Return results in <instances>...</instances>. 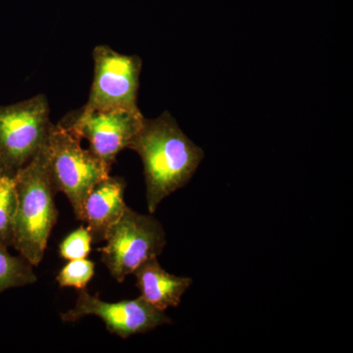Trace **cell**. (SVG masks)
<instances>
[{
  "label": "cell",
  "instance_id": "obj_1",
  "mask_svg": "<svg viewBox=\"0 0 353 353\" xmlns=\"http://www.w3.org/2000/svg\"><path fill=\"white\" fill-rule=\"evenodd\" d=\"M129 148L143 161L150 213L165 197L189 182L204 157L203 150L183 134L168 112L155 119L145 118Z\"/></svg>",
  "mask_w": 353,
  "mask_h": 353
},
{
  "label": "cell",
  "instance_id": "obj_2",
  "mask_svg": "<svg viewBox=\"0 0 353 353\" xmlns=\"http://www.w3.org/2000/svg\"><path fill=\"white\" fill-rule=\"evenodd\" d=\"M44 146L14 176L17 208L13 248L32 266H37L43 260L58 218L54 203L57 192L46 168Z\"/></svg>",
  "mask_w": 353,
  "mask_h": 353
},
{
  "label": "cell",
  "instance_id": "obj_3",
  "mask_svg": "<svg viewBox=\"0 0 353 353\" xmlns=\"http://www.w3.org/2000/svg\"><path fill=\"white\" fill-rule=\"evenodd\" d=\"M44 153L53 189L67 196L77 219L83 221L85 199L110 170L62 122L51 126Z\"/></svg>",
  "mask_w": 353,
  "mask_h": 353
},
{
  "label": "cell",
  "instance_id": "obj_4",
  "mask_svg": "<svg viewBox=\"0 0 353 353\" xmlns=\"http://www.w3.org/2000/svg\"><path fill=\"white\" fill-rule=\"evenodd\" d=\"M46 95L0 106V172L15 176L48 143L52 123Z\"/></svg>",
  "mask_w": 353,
  "mask_h": 353
},
{
  "label": "cell",
  "instance_id": "obj_5",
  "mask_svg": "<svg viewBox=\"0 0 353 353\" xmlns=\"http://www.w3.org/2000/svg\"><path fill=\"white\" fill-rule=\"evenodd\" d=\"M101 261L117 282L136 272L146 261L157 259L165 245L163 227L152 216L139 214L127 208L105 238Z\"/></svg>",
  "mask_w": 353,
  "mask_h": 353
},
{
  "label": "cell",
  "instance_id": "obj_6",
  "mask_svg": "<svg viewBox=\"0 0 353 353\" xmlns=\"http://www.w3.org/2000/svg\"><path fill=\"white\" fill-rule=\"evenodd\" d=\"M94 76L87 104L81 110L139 109L137 104L141 59L121 54L108 46H99L92 53Z\"/></svg>",
  "mask_w": 353,
  "mask_h": 353
},
{
  "label": "cell",
  "instance_id": "obj_7",
  "mask_svg": "<svg viewBox=\"0 0 353 353\" xmlns=\"http://www.w3.org/2000/svg\"><path fill=\"white\" fill-rule=\"evenodd\" d=\"M139 109L116 108L74 114L61 121L70 132L90 143V150L111 171L116 157L130 143L143 126Z\"/></svg>",
  "mask_w": 353,
  "mask_h": 353
},
{
  "label": "cell",
  "instance_id": "obj_8",
  "mask_svg": "<svg viewBox=\"0 0 353 353\" xmlns=\"http://www.w3.org/2000/svg\"><path fill=\"white\" fill-rule=\"evenodd\" d=\"M94 315L101 318L111 334L128 339L132 334L146 333L171 320L163 311L153 307L143 297L106 303L92 296L85 289L81 290L75 307L61 314L65 322H76L85 316Z\"/></svg>",
  "mask_w": 353,
  "mask_h": 353
},
{
  "label": "cell",
  "instance_id": "obj_9",
  "mask_svg": "<svg viewBox=\"0 0 353 353\" xmlns=\"http://www.w3.org/2000/svg\"><path fill=\"white\" fill-rule=\"evenodd\" d=\"M125 189L124 179L109 175L90 190L83 204V221L87 222L92 241H105L109 230L124 214L128 208Z\"/></svg>",
  "mask_w": 353,
  "mask_h": 353
},
{
  "label": "cell",
  "instance_id": "obj_10",
  "mask_svg": "<svg viewBox=\"0 0 353 353\" xmlns=\"http://www.w3.org/2000/svg\"><path fill=\"white\" fill-rule=\"evenodd\" d=\"M134 275L141 296L163 312L169 307H176L183 294L192 284L190 278L176 277L165 271L157 259L146 261L137 269Z\"/></svg>",
  "mask_w": 353,
  "mask_h": 353
},
{
  "label": "cell",
  "instance_id": "obj_11",
  "mask_svg": "<svg viewBox=\"0 0 353 353\" xmlns=\"http://www.w3.org/2000/svg\"><path fill=\"white\" fill-rule=\"evenodd\" d=\"M17 208L14 176L0 172V245L13 246L14 221Z\"/></svg>",
  "mask_w": 353,
  "mask_h": 353
},
{
  "label": "cell",
  "instance_id": "obj_12",
  "mask_svg": "<svg viewBox=\"0 0 353 353\" xmlns=\"http://www.w3.org/2000/svg\"><path fill=\"white\" fill-rule=\"evenodd\" d=\"M36 282L32 265L24 259L12 256L6 246L0 245V292Z\"/></svg>",
  "mask_w": 353,
  "mask_h": 353
},
{
  "label": "cell",
  "instance_id": "obj_13",
  "mask_svg": "<svg viewBox=\"0 0 353 353\" xmlns=\"http://www.w3.org/2000/svg\"><path fill=\"white\" fill-rule=\"evenodd\" d=\"M94 274V264L85 259L70 260L68 264L60 271L57 281L60 287L85 289Z\"/></svg>",
  "mask_w": 353,
  "mask_h": 353
},
{
  "label": "cell",
  "instance_id": "obj_14",
  "mask_svg": "<svg viewBox=\"0 0 353 353\" xmlns=\"http://www.w3.org/2000/svg\"><path fill=\"white\" fill-rule=\"evenodd\" d=\"M92 239L87 228L81 226L69 234L59 246L62 259L75 260L85 259L90 252Z\"/></svg>",
  "mask_w": 353,
  "mask_h": 353
}]
</instances>
